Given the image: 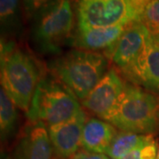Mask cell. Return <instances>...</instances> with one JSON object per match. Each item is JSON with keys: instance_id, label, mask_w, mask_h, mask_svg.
Returning <instances> with one entry per match:
<instances>
[{"instance_id": "23", "label": "cell", "mask_w": 159, "mask_h": 159, "mask_svg": "<svg viewBox=\"0 0 159 159\" xmlns=\"http://www.w3.org/2000/svg\"><path fill=\"white\" fill-rule=\"evenodd\" d=\"M4 159H8V158H6H6H4Z\"/></svg>"}, {"instance_id": "10", "label": "cell", "mask_w": 159, "mask_h": 159, "mask_svg": "<svg viewBox=\"0 0 159 159\" xmlns=\"http://www.w3.org/2000/svg\"><path fill=\"white\" fill-rule=\"evenodd\" d=\"M87 119V114L82 109L72 119L48 126L52 148L58 158L70 159L81 148L82 132Z\"/></svg>"}, {"instance_id": "1", "label": "cell", "mask_w": 159, "mask_h": 159, "mask_svg": "<svg viewBox=\"0 0 159 159\" xmlns=\"http://www.w3.org/2000/svg\"><path fill=\"white\" fill-rule=\"evenodd\" d=\"M1 85L18 109L28 112L42 70L32 55L14 41L1 37Z\"/></svg>"}, {"instance_id": "6", "label": "cell", "mask_w": 159, "mask_h": 159, "mask_svg": "<svg viewBox=\"0 0 159 159\" xmlns=\"http://www.w3.org/2000/svg\"><path fill=\"white\" fill-rule=\"evenodd\" d=\"M77 28H105L138 21L130 0H75Z\"/></svg>"}, {"instance_id": "12", "label": "cell", "mask_w": 159, "mask_h": 159, "mask_svg": "<svg viewBox=\"0 0 159 159\" xmlns=\"http://www.w3.org/2000/svg\"><path fill=\"white\" fill-rule=\"evenodd\" d=\"M127 25L105 28H77L71 44L79 50L95 52L103 51L104 54L115 45Z\"/></svg>"}, {"instance_id": "5", "label": "cell", "mask_w": 159, "mask_h": 159, "mask_svg": "<svg viewBox=\"0 0 159 159\" xmlns=\"http://www.w3.org/2000/svg\"><path fill=\"white\" fill-rule=\"evenodd\" d=\"M82 110L79 100L65 85L51 76H43L35 89L27 117L47 126L72 119Z\"/></svg>"}, {"instance_id": "13", "label": "cell", "mask_w": 159, "mask_h": 159, "mask_svg": "<svg viewBox=\"0 0 159 159\" xmlns=\"http://www.w3.org/2000/svg\"><path fill=\"white\" fill-rule=\"evenodd\" d=\"M118 133L113 125L103 119H88L82 132L81 148L89 152L105 155Z\"/></svg>"}, {"instance_id": "19", "label": "cell", "mask_w": 159, "mask_h": 159, "mask_svg": "<svg viewBox=\"0 0 159 159\" xmlns=\"http://www.w3.org/2000/svg\"><path fill=\"white\" fill-rule=\"evenodd\" d=\"M52 0H21V6L25 17L32 20L34 15Z\"/></svg>"}, {"instance_id": "9", "label": "cell", "mask_w": 159, "mask_h": 159, "mask_svg": "<svg viewBox=\"0 0 159 159\" xmlns=\"http://www.w3.org/2000/svg\"><path fill=\"white\" fill-rule=\"evenodd\" d=\"M122 76L129 83L159 96V35L149 34L141 56Z\"/></svg>"}, {"instance_id": "7", "label": "cell", "mask_w": 159, "mask_h": 159, "mask_svg": "<svg viewBox=\"0 0 159 159\" xmlns=\"http://www.w3.org/2000/svg\"><path fill=\"white\" fill-rule=\"evenodd\" d=\"M127 83L117 69H109L89 96L81 101V105L105 120L125 92Z\"/></svg>"}, {"instance_id": "17", "label": "cell", "mask_w": 159, "mask_h": 159, "mask_svg": "<svg viewBox=\"0 0 159 159\" xmlns=\"http://www.w3.org/2000/svg\"><path fill=\"white\" fill-rule=\"evenodd\" d=\"M139 22L142 23L151 34L159 35V0H154L148 5Z\"/></svg>"}, {"instance_id": "22", "label": "cell", "mask_w": 159, "mask_h": 159, "mask_svg": "<svg viewBox=\"0 0 159 159\" xmlns=\"http://www.w3.org/2000/svg\"><path fill=\"white\" fill-rule=\"evenodd\" d=\"M156 159H159V146H158V149H157V157Z\"/></svg>"}, {"instance_id": "11", "label": "cell", "mask_w": 159, "mask_h": 159, "mask_svg": "<svg viewBox=\"0 0 159 159\" xmlns=\"http://www.w3.org/2000/svg\"><path fill=\"white\" fill-rule=\"evenodd\" d=\"M52 152L48 126L43 122L30 121L8 159H52Z\"/></svg>"}, {"instance_id": "8", "label": "cell", "mask_w": 159, "mask_h": 159, "mask_svg": "<svg viewBox=\"0 0 159 159\" xmlns=\"http://www.w3.org/2000/svg\"><path fill=\"white\" fill-rule=\"evenodd\" d=\"M150 33L142 23L128 24L115 45L104 53L111 58L120 74H125L134 65L144 50Z\"/></svg>"}, {"instance_id": "16", "label": "cell", "mask_w": 159, "mask_h": 159, "mask_svg": "<svg viewBox=\"0 0 159 159\" xmlns=\"http://www.w3.org/2000/svg\"><path fill=\"white\" fill-rule=\"evenodd\" d=\"M20 1L0 0V21L3 33L14 34L20 29Z\"/></svg>"}, {"instance_id": "20", "label": "cell", "mask_w": 159, "mask_h": 159, "mask_svg": "<svg viewBox=\"0 0 159 159\" xmlns=\"http://www.w3.org/2000/svg\"><path fill=\"white\" fill-rule=\"evenodd\" d=\"M153 1L154 0H130L131 5L136 14L138 21H140V18L142 16L143 11L145 10V8Z\"/></svg>"}, {"instance_id": "4", "label": "cell", "mask_w": 159, "mask_h": 159, "mask_svg": "<svg viewBox=\"0 0 159 159\" xmlns=\"http://www.w3.org/2000/svg\"><path fill=\"white\" fill-rule=\"evenodd\" d=\"M31 40L37 51L57 55L74 34L72 0H52L32 19Z\"/></svg>"}, {"instance_id": "15", "label": "cell", "mask_w": 159, "mask_h": 159, "mask_svg": "<svg viewBox=\"0 0 159 159\" xmlns=\"http://www.w3.org/2000/svg\"><path fill=\"white\" fill-rule=\"evenodd\" d=\"M0 93V132L2 140H6L12 136L17 128L18 107L3 88H1Z\"/></svg>"}, {"instance_id": "21", "label": "cell", "mask_w": 159, "mask_h": 159, "mask_svg": "<svg viewBox=\"0 0 159 159\" xmlns=\"http://www.w3.org/2000/svg\"><path fill=\"white\" fill-rule=\"evenodd\" d=\"M70 159H109V157L104 154L92 153L81 149L74 155Z\"/></svg>"}, {"instance_id": "2", "label": "cell", "mask_w": 159, "mask_h": 159, "mask_svg": "<svg viewBox=\"0 0 159 159\" xmlns=\"http://www.w3.org/2000/svg\"><path fill=\"white\" fill-rule=\"evenodd\" d=\"M52 76L83 101L108 72V57L101 52L74 49L54 58L49 65Z\"/></svg>"}, {"instance_id": "18", "label": "cell", "mask_w": 159, "mask_h": 159, "mask_svg": "<svg viewBox=\"0 0 159 159\" xmlns=\"http://www.w3.org/2000/svg\"><path fill=\"white\" fill-rule=\"evenodd\" d=\"M157 149L158 147L154 138L148 142L134 148L120 159H156Z\"/></svg>"}, {"instance_id": "3", "label": "cell", "mask_w": 159, "mask_h": 159, "mask_svg": "<svg viewBox=\"0 0 159 159\" xmlns=\"http://www.w3.org/2000/svg\"><path fill=\"white\" fill-rule=\"evenodd\" d=\"M105 121L124 132L153 135L159 130V96L128 82Z\"/></svg>"}, {"instance_id": "14", "label": "cell", "mask_w": 159, "mask_h": 159, "mask_svg": "<svg viewBox=\"0 0 159 159\" xmlns=\"http://www.w3.org/2000/svg\"><path fill=\"white\" fill-rule=\"evenodd\" d=\"M154 139L152 134H139L121 131L118 133L105 155L111 159H120L134 148Z\"/></svg>"}]
</instances>
